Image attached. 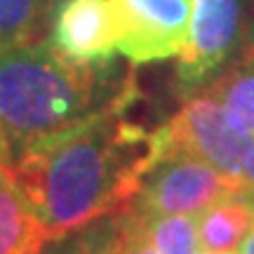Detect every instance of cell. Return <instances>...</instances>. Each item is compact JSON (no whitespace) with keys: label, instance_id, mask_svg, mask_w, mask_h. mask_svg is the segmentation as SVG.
I'll return each mask as SVG.
<instances>
[{"label":"cell","instance_id":"cell-1","mask_svg":"<svg viewBox=\"0 0 254 254\" xmlns=\"http://www.w3.org/2000/svg\"><path fill=\"white\" fill-rule=\"evenodd\" d=\"M132 92L127 78L111 106L28 148L9 167L50 243L127 209L146 174L170 153L165 125L148 132L123 118Z\"/></svg>","mask_w":254,"mask_h":254},{"label":"cell","instance_id":"cell-16","mask_svg":"<svg viewBox=\"0 0 254 254\" xmlns=\"http://www.w3.org/2000/svg\"><path fill=\"white\" fill-rule=\"evenodd\" d=\"M238 254H254V221H252V228H250L247 238L243 240V245L238 250Z\"/></svg>","mask_w":254,"mask_h":254},{"label":"cell","instance_id":"cell-12","mask_svg":"<svg viewBox=\"0 0 254 254\" xmlns=\"http://www.w3.org/2000/svg\"><path fill=\"white\" fill-rule=\"evenodd\" d=\"M139 217H141L148 243L153 245L158 254L198 252V217L193 214H146V212H139Z\"/></svg>","mask_w":254,"mask_h":254},{"label":"cell","instance_id":"cell-2","mask_svg":"<svg viewBox=\"0 0 254 254\" xmlns=\"http://www.w3.org/2000/svg\"><path fill=\"white\" fill-rule=\"evenodd\" d=\"M106 71L64 62L47 38L0 52V163L12 167L28 148L80 125L113 104Z\"/></svg>","mask_w":254,"mask_h":254},{"label":"cell","instance_id":"cell-10","mask_svg":"<svg viewBox=\"0 0 254 254\" xmlns=\"http://www.w3.org/2000/svg\"><path fill=\"white\" fill-rule=\"evenodd\" d=\"M202 92L219 101L254 136V47L247 50L219 78H214Z\"/></svg>","mask_w":254,"mask_h":254},{"label":"cell","instance_id":"cell-13","mask_svg":"<svg viewBox=\"0 0 254 254\" xmlns=\"http://www.w3.org/2000/svg\"><path fill=\"white\" fill-rule=\"evenodd\" d=\"M116 221H118V233H116V245H113L111 254H158L153 245L148 243L141 217L132 205L118 212Z\"/></svg>","mask_w":254,"mask_h":254},{"label":"cell","instance_id":"cell-15","mask_svg":"<svg viewBox=\"0 0 254 254\" xmlns=\"http://www.w3.org/2000/svg\"><path fill=\"white\" fill-rule=\"evenodd\" d=\"M243 184H245L250 190H254V141L247 151V158L243 163Z\"/></svg>","mask_w":254,"mask_h":254},{"label":"cell","instance_id":"cell-4","mask_svg":"<svg viewBox=\"0 0 254 254\" xmlns=\"http://www.w3.org/2000/svg\"><path fill=\"white\" fill-rule=\"evenodd\" d=\"M170 151L195 155L236 182H243V163L254 136L205 92L193 94L165 123Z\"/></svg>","mask_w":254,"mask_h":254},{"label":"cell","instance_id":"cell-8","mask_svg":"<svg viewBox=\"0 0 254 254\" xmlns=\"http://www.w3.org/2000/svg\"><path fill=\"white\" fill-rule=\"evenodd\" d=\"M50 243L26 193L0 163V254H40Z\"/></svg>","mask_w":254,"mask_h":254},{"label":"cell","instance_id":"cell-17","mask_svg":"<svg viewBox=\"0 0 254 254\" xmlns=\"http://www.w3.org/2000/svg\"><path fill=\"white\" fill-rule=\"evenodd\" d=\"M195 254H217V252H207V250H200V252H195Z\"/></svg>","mask_w":254,"mask_h":254},{"label":"cell","instance_id":"cell-18","mask_svg":"<svg viewBox=\"0 0 254 254\" xmlns=\"http://www.w3.org/2000/svg\"><path fill=\"white\" fill-rule=\"evenodd\" d=\"M40 254H45V252H40Z\"/></svg>","mask_w":254,"mask_h":254},{"label":"cell","instance_id":"cell-19","mask_svg":"<svg viewBox=\"0 0 254 254\" xmlns=\"http://www.w3.org/2000/svg\"><path fill=\"white\" fill-rule=\"evenodd\" d=\"M57 2H59V0H57Z\"/></svg>","mask_w":254,"mask_h":254},{"label":"cell","instance_id":"cell-9","mask_svg":"<svg viewBox=\"0 0 254 254\" xmlns=\"http://www.w3.org/2000/svg\"><path fill=\"white\" fill-rule=\"evenodd\" d=\"M254 221V190L217 202L198 214L200 247L217 254H238Z\"/></svg>","mask_w":254,"mask_h":254},{"label":"cell","instance_id":"cell-5","mask_svg":"<svg viewBox=\"0 0 254 254\" xmlns=\"http://www.w3.org/2000/svg\"><path fill=\"white\" fill-rule=\"evenodd\" d=\"M118 55L132 64L179 57L190 36L193 0H111Z\"/></svg>","mask_w":254,"mask_h":254},{"label":"cell","instance_id":"cell-6","mask_svg":"<svg viewBox=\"0 0 254 254\" xmlns=\"http://www.w3.org/2000/svg\"><path fill=\"white\" fill-rule=\"evenodd\" d=\"M240 0H193L190 36L177 62V85L184 94H195L226 68L240 40Z\"/></svg>","mask_w":254,"mask_h":254},{"label":"cell","instance_id":"cell-7","mask_svg":"<svg viewBox=\"0 0 254 254\" xmlns=\"http://www.w3.org/2000/svg\"><path fill=\"white\" fill-rule=\"evenodd\" d=\"M47 43L78 68L106 71L118 55L111 0H59Z\"/></svg>","mask_w":254,"mask_h":254},{"label":"cell","instance_id":"cell-14","mask_svg":"<svg viewBox=\"0 0 254 254\" xmlns=\"http://www.w3.org/2000/svg\"><path fill=\"white\" fill-rule=\"evenodd\" d=\"M111 247H113V243H111L109 238H106V243H104V238L101 236L90 233V236L78 238L75 245L68 247V254H111Z\"/></svg>","mask_w":254,"mask_h":254},{"label":"cell","instance_id":"cell-3","mask_svg":"<svg viewBox=\"0 0 254 254\" xmlns=\"http://www.w3.org/2000/svg\"><path fill=\"white\" fill-rule=\"evenodd\" d=\"M243 182H236L214 170L195 155L170 151L151 172L132 200V207L146 214H193L217 202L247 193Z\"/></svg>","mask_w":254,"mask_h":254},{"label":"cell","instance_id":"cell-11","mask_svg":"<svg viewBox=\"0 0 254 254\" xmlns=\"http://www.w3.org/2000/svg\"><path fill=\"white\" fill-rule=\"evenodd\" d=\"M57 0H0V52L43 40Z\"/></svg>","mask_w":254,"mask_h":254}]
</instances>
